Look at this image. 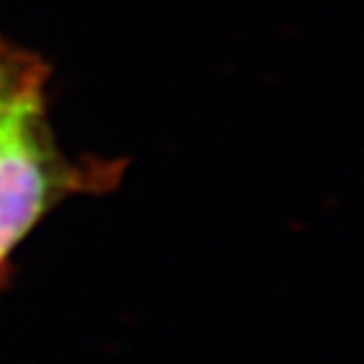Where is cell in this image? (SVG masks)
I'll use <instances>...</instances> for the list:
<instances>
[{"label":"cell","mask_w":364,"mask_h":364,"mask_svg":"<svg viewBox=\"0 0 364 364\" xmlns=\"http://www.w3.org/2000/svg\"><path fill=\"white\" fill-rule=\"evenodd\" d=\"M126 164L62 149L48 112L24 121L0 144V272L43 218L71 196L116 187Z\"/></svg>","instance_id":"cell-1"},{"label":"cell","mask_w":364,"mask_h":364,"mask_svg":"<svg viewBox=\"0 0 364 364\" xmlns=\"http://www.w3.org/2000/svg\"><path fill=\"white\" fill-rule=\"evenodd\" d=\"M48 62L0 36V144L31 116L48 112Z\"/></svg>","instance_id":"cell-2"}]
</instances>
